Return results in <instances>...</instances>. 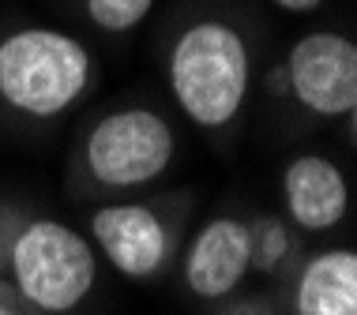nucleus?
I'll return each instance as SVG.
<instances>
[{"label":"nucleus","instance_id":"nucleus-3","mask_svg":"<svg viewBox=\"0 0 357 315\" xmlns=\"http://www.w3.org/2000/svg\"><path fill=\"white\" fill-rule=\"evenodd\" d=\"M12 293L31 312L68 315L98 285V252L79 229L56 218H26L4 252Z\"/></svg>","mask_w":357,"mask_h":315},{"label":"nucleus","instance_id":"nucleus-11","mask_svg":"<svg viewBox=\"0 0 357 315\" xmlns=\"http://www.w3.org/2000/svg\"><path fill=\"white\" fill-rule=\"evenodd\" d=\"M158 0H83L86 19L102 34H128L154 12Z\"/></svg>","mask_w":357,"mask_h":315},{"label":"nucleus","instance_id":"nucleus-5","mask_svg":"<svg viewBox=\"0 0 357 315\" xmlns=\"http://www.w3.org/2000/svg\"><path fill=\"white\" fill-rule=\"evenodd\" d=\"M286 94L324 120H350L357 109V42L335 31H312L289 45Z\"/></svg>","mask_w":357,"mask_h":315},{"label":"nucleus","instance_id":"nucleus-4","mask_svg":"<svg viewBox=\"0 0 357 315\" xmlns=\"http://www.w3.org/2000/svg\"><path fill=\"white\" fill-rule=\"evenodd\" d=\"M177 158V131L158 109L124 105L94 120L83 139V169L98 188L136 192L166 177Z\"/></svg>","mask_w":357,"mask_h":315},{"label":"nucleus","instance_id":"nucleus-14","mask_svg":"<svg viewBox=\"0 0 357 315\" xmlns=\"http://www.w3.org/2000/svg\"><path fill=\"white\" fill-rule=\"evenodd\" d=\"M0 315H31V308H26V304L19 300L12 289H4V285H0Z\"/></svg>","mask_w":357,"mask_h":315},{"label":"nucleus","instance_id":"nucleus-2","mask_svg":"<svg viewBox=\"0 0 357 315\" xmlns=\"http://www.w3.org/2000/svg\"><path fill=\"white\" fill-rule=\"evenodd\" d=\"M98 79L94 53L56 26H19L0 38V105L23 120L72 113Z\"/></svg>","mask_w":357,"mask_h":315},{"label":"nucleus","instance_id":"nucleus-9","mask_svg":"<svg viewBox=\"0 0 357 315\" xmlns=\"http://www.w3.org/2000/svg\"><path fill=\"white\" fill-rule=\"evenodd\" d=\"M294 315H357V252L327 248L301 263L289 293Z\"/></svg>","mask_w":357,"mask_h":315},{"label":"nucleus","instance_id":"nucleus-6","mask_svg":"<svg viewBox=\"0 0 357 315\" xmlns=\"http://www.w3.org/2000/svg\"><path fill=\"white\" fill-rule=\"evenodd\" d=\"M86 241L128 282H151L166 270L173 236L166 218L147 203H105L86 218Z\"/></svg>","mask_w":357,"mask_h":315},{"label":"nucleus","instance_id":"nucleus-7","mask_svg":"<svg viewBox=\"0 0 357 315\" xmlns=\"http://www.w3.org/2000/svg\"><path fill=\"white\" fill-rule=\"evenodd\" d=\"M252 270L248 255V222L234 214H218L196 229L185 252V285L199 300H226L237 293L245 274Z\"/></svg>","mask_w":357,"mask_h":315},{"label":"nucleus","instance_id":"nucleus-10","mask_svg":"<svg viewBox=\"0 0 357 315\" xmlns=\"http://www.w3.org/2000/svg\"><path fill=\"white\" fill-rule=\"evenodd\" d=\"M294 252V236H289V225L275 214H264L256 222H248V255H252V270L275 274L278 266L289 259Z\"/></svg>","mask_w":357,"mask_h":315},{"label":"nucleus","instance_id":"nucleus-8","mask_svg":"<svg viewBox=\"0 0 357 315\" xmlns=\"http://www.w3.org/2000/svg\"><path fill=\"white\" fill-rule=\"evenodd\" d=\"M282 203L297 229L327 233L350 210V184H346V173L331 158L305 150L282 173Z\"/></svg>","mask_w":357,"mask_h":315},{"label":"nucleus","instance_id":"nucleus-13","mask_svg":"<svg viewBox=\"0 0 357 315\" xmlns=\"http://www.w3.org/2000/svg\"><path fill=\"white\" fill-rule=\"evenodd\" d=\"M271 4L278 12H289V15H308V12H316L324 0H271Z\"/></svg>","mask_w":357,"mask_h":315},{"label":"nucleus","instance_id":"nucleus-12","mask_svg":"<svg viewBox=\"0 0 357 315\" xmlns=\"http://www.w3.org/2000/svg\"><path fill=\"white\" fill-rule=\"evenodd\" d=\"M222 315H278V312H275V304L267 297H241L234 304H226Z\"/></svg>","mask_w":357,"mask_h":315},{"label":"nucleus","instance_id":"nucleus-1","mask_svg":"<svg viewBox=\"0 0 357 315\" xmlns=\"http://www.w3.org/2000/svg\"><path fill=\"white\" fill-rule=\"evenodd\" d=\"M166 83L196 128L218 131L234 124L252 90L248 38L226 19H192L169 45Z\"/></svg>","mask_w":357,"mask_h":315}]
</instances>
